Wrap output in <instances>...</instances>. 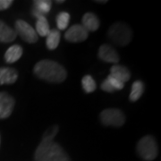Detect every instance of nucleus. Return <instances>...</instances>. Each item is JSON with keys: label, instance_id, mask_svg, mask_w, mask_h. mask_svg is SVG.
I'll use <instances>...</instances> for the list:
<instances>
[{"label": "nucleus", "instance_id": "nucleus-13", "mask_svg": "<svg viewBox=\"0 0 161 161\" xmlns=\"http://www.w3.org/2000/svg\"><path fill=\"white\" fill-rule=\"evenodd\" d=\"M81 25L88 32L94 31H97L99 27V20L96 14L92 13H86L82 17Z\"/></svg>", "mask_w": 161, "mask_h": 161}, {"label": "nucleus", "instance_id": "nucleus-15", "mask_svg": "<svg viewBox=\"0 0 161 161\" xmlns=\"http://www.w3.org/2000/svg\"><path fill=\"white\" fill-rule=\"evenodd\" d=\"M23 56V48L19 45L11 46L5 54V59L6 63L13 64L18 61Z\"/></svg>", "mask_w": 161, "mask_h": 161}, {"label": "nucleus", "instance_id": "nucleus-8", "mask_svg": "<svg viewBox=\"0 0 161 161\" xmlns=\"http://www.w3.org/2000/svg\"><path fill=\"white\" fill-rule=\"evenodd\" d=\"M14 107V98L6 92H0V119L9 117L13 112Z\"/></svg>", "mask_w": 161, "mask_h": 161}, {"label": "nucleus", "instance_id": "nucleus-5", "mask_svg": "<svg viewBox=\"0 0 161 161\" xmlns=\"http://www.w3.org/2000/svg\"><path fill=\"white\" fill-rule=\"evenodd\" d=\"M100 121L107 126L120 127L125 122V116L124 113L116 108H108L103 110L100 113Z\"/></svg>", "mask_w": 161, "mask_h": 161}, {"label": "nucleus", "instance_id": "nucleus-1", "mask_svg": "<svg viewBox=\"0 0 161 161\" xmlns=\"http://www.w3.org/2000/svg\"><path fill=\"white\" fill-rule=\"evenodd\" d=\"M34 74L49 82H62L66 78V71L60 64L53 60H41L34 66Z\"/></svg>", "mask_w": 161, "mask_h": 161}, {"label": "nucleus", "instance_id": "nucleus-3", "mask_svg": "<svg viewBox=\"0 0 161 161\" xmlns=\"http://www.w3.org/2000/svg\"><path fill=\"white\" fill-rule=\"evenodd\" d=\"M108 37L116 45L126 46L132 40V30L125 23H115L108 30Z\"/></svg>", "mask_w": 161, "mask_h": 161}, {"label": "nucleus", "instance_id": "nucleus-10", "mask_svg": "<svg viewBox=\"0 0 161 161\" xmlns=\"http://www.w3.org/2000/svg\"><path fill=\"white\" fill-rule=\"evenodd\" d=\"M34 6L32 8L31 14L37 18L43 17L51 9V1L48 0H36L33 2Z\"/></svg>", "mask_w": 161, "mask_h": 161}, {"label": "nucleus", "instance_id": "nucleus-21", "mask_svg": "<svg viewBox=\"0 0 161 161\" xmlns=\"http://www.w3.org/2000/svg\"><path fill=\"white\" fill-rule=\"evenodd\" d=\"M107 80H108V82L110 83V85L113 87L115 91L122 90V89L124 88V86H125V83H123L121 80H119L118 79H116L115 77L112 76L111 75H109L108 76Z\"/></svg>", "mask_w": 161, "mask_h": 161}, {"label": "nucleus", "instance_id": "nucleus-14", "mask_svg": "<svg viewBox=\"0 0 161 161\" xmlns=\"http://www.w3.org/2000/svg\"><path fill=\"white\" fill-rule=\"evenodd\" d=\"M16 32L3 21H0V42L9 43L15 40Z\"/></svg>", "mask_w": 161, "mask_h": 161}, {"label": "nucleus", "instance_id": "nucleus-11", "mask_svg": "<svg viewBox=\"0 0 161 161\" xmlns=\"http://www.w3.org/2000/svg\"><path fill=\"white\" fill-rule=\"evenodd\" d=\"M18 78L16 70L11 67H1L0 68V85L13 84Z\"/></svg>", "mask_w": 161, "mask_h": 161}, {"label": "nucleus", "instance_id": "nucleus-24", "mask_svg": "<svg viewBox=\"0 0 161 161\" xmlns=\"http://www.w3.org/2000/svg\"><path fill=\"white\" fill-rule=\"evenodd\" d=\"M13 4L12 0H0V11L6 10Z\"/></svg>", "mask_w": 161, "mask_h": 161}, {"label": "nucleus", "instance_id": "nucleus-7", "mask_svg": "<svg viewBox=\"0 0 161 161\" xmlns=\"http://www.w3.org/2000/svg\"><path fill=\"white\" fill-rule=\"evenodd\" d=\"M64 38L70 42H81L88 38V31L80 24L72 25L64 34Z\"/></svg>", "mask_w": 161, "mask_h": 161}, {"label": "nucleus", "instance_id": "nucleus-22", "mask_svg": "<svg viewBox=\"0 0 161 161\" xmlns=\"http://www.w3.org/2000/svg\"><path fill=\"white\" fill-rule=\"evenodd\" d=\"M58 132V125H54V126H52L51 128H49L46 132H45V134L43 135V138L44 140H51L53 141L54 138H55V136L57 135V133Z\"/></svg>", "mask_w": 161, "mask_h": 161}, {"label": "nucleus", "instance_id": "nucleus-26", "mask_svg": "<svg viewBox=\"0 0 161 161\" xmlns=\"http://www.w3.org/2000/svg\"><path fill=\"white\" fill-rule=\"evenodd\" d=\"M64 1H63V0H60V1H57V3H58V4H62V3H64Z\"/></svg>", "mask_w": 161, "mask_h": 161}, {"label": "nucleus", "instance_id": "nucleus-23", "mask_svg": "<svg viewBox=\"0 0 161 161\" xmlns=\"http://www.w3.org/2000/svg\"><path fill=\"white\" fill-rule=\"evenodd\" d=\"M101 89L103 90L104 92H114L115 91V89L110 85V83L108 82V80H107V79L104 80L103 82L101 83Z\"/></svg>", "mask_w": 161, "mask_h": 161}, {"label": "nucleus", "instance_id": "nucleus-25", "mask_svg": "<svg viewBox=\"0 0 161 161\" xmlns=\"http://www.w3.org/2000/svg\"><path fill=\"white\" fill-rule=\"evenodd\" d=\"M96 3H100V4H102V3H107V0H105V1H96Z\"/></svg>", "mask_w": 161, "mask_h": 161}, {"label": "nucleus", "instance_id": "nucleus-6", "mask_svg": "<svg viewBox=\"0 0 161 161\" xmlns=\"http://www.w3.org/2000/svg\"><path fill=\"white\" fill-rule=\"evenodd\" d=\"M15 30L16 34L20 35V37L29 43H35L38 41V34L29 23L23 20H17L15 23Z\"/></svg>", "mask_w": 161, "mask_h": 161}, {"label": "nucleus", "instance_id": "nucleus-18", "mask_svg": "<svg viewBox=\"0 0 161 161\" xmlns=\"http://www.w3.org/2000/svg\"><path fill=\"white\" fill-rule=\"evenodd\" d=\"M144 92V85L141 80H136L133 82L132 86V91L130 94V100L136 101L142 97Z\"/></svg>", "mask_w": 161, "mask_h": 161}, {"label": "nucleus", "instance_id": "nucleus-16", "mask_svg": "<svg viewBox=\"0 0 161 161\" xmlns=\"http://www.w3.org/2000/svg\"><path fill=\"white\" fill-rule=\"evenodd\" d=\"M46 37V44L47 48L50 50L56 49L59 44V41H60V37H61L60 32L57 30H51V31H49V32L47 33Z\"/></svg>", "mask_w": 161, "mask_h": 161}, {"label": "nucleus", "instance_id": "nucleus-12", "mask_svg": "<svg viewBox=\"0 0 161 161\" xmlns=\"http://www.w3.org/2000/svg\"><path fill=\"white\" fill-rule=\"evenodd\" d=\"M110 75L121 80L123 83L126 82L131 78V73L125 66L120 64H114L110 69Z\"/></svg>", "mask_w": 161, "mask_h": 161}, {"label": "nucleus", "instance_id": "nucleus-2", "mask_svg": "<svg viewBox=\"0 0 161 161\" xmlns=\"http://www.w3.org/2000/svg\"><path fill=\"white\" fill-rule=\"evenodd\" d=\"M35 161H71L63 148L51 140L42 139L35 151Z\"/></svg>", "mask_w": 161, "mask_h": 161}, {"label": "nucleus", "instance_id": "nucleus-4", "mask_svg": "<svg viewBox=\"0 0 161 161\" xmlns=\"http://www.w3.org/2000/svg\"><path fill=\"white\" fill-rule=\"evenodd\" d=\"M137 151L140 157L144 160H154L158 152V144L154 137L147 135L141 139L137 144Z\"/></svg>", "mask_w": 161, "mask_h": 161}, {"label": "nucleus", "instance_id": "nucleus-9", "mask_svg": "<svg viewBox=\"0 0 161 161\" xmlns=\"http://www.w3.org/2000/svg\"><path fill=\"white\" fill-rule=\"evenodd\" d=\"M98 56L99 59L108 63H117L119 61V56L117 52L109 45H102L98 49Z\"/></svg>", "mask_w": 161, "mask_h": 161}, {"label": "nucleus", "instance_id": "nucleus-17", "mask_svg": "<svg viewBox=\"0 0 161 161\" xmlns=\"http://www.w3.org/2000/svg\"><path fill=\"white\" fill-rule=\"evenodd\" d=\"M36 32L37 34H39L41 37H45L49 32V25H48V22L47 20L46 16L43 17H40L37 19L36 22Z\"/></svg>", "mask_w": 161, "mask_h": 161}, {"label": "nucleus", "instance_id": "nucleus-19", "mask_svg": "<svg viewBox=\"0 0 161 161\" xmlns=\"http://www.w3.org/2000/svg\"><path fill=\"white\" fill-rule=\"evenodd\" d=\"M70 21V14L67 12H61L57 16V24L58 29L63 31L67 28Z\"/></svg>", "mask_w": 161, "mask_h": 161}, {"label": "nucleus", "instance_id": "nucleus-20", "mask_svg": "<svg viewBox=\"0 0 161 161\" xmlns=\"http://www.w3.org/2000/svg\"><path fill=\"white\" fill-rule=\"evenodd\" d=\"M81 84H82V88L84 90V92L87 93H91L93 92L96 90V82L93 80L91 75H85L82 80H81Z\"/></svg>", "mask_w": 161, "mask_h": 161}]
</instances>
